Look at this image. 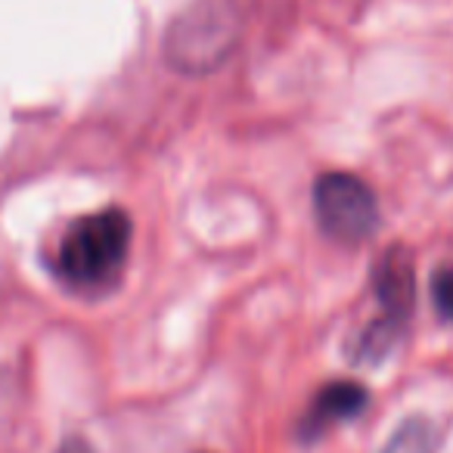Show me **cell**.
<instances>
[{"mask_svg":"<svg viewBox=\"0 0 453 453\" xmlns=\"http://www.w3.org/2000/svg\"><path fill=\"white\" fill-rule=\"evenodd\" d=\"M134 224L125 208H103L75 218L59 236L53 273L81 296H100L121 280L131 255Z\"/></svg>","mask_w":453,"mask_h":453,"instance_id":"1","label":"cell"},{"mask_svg":"<svg viewBox=\"0 0 453 453\" xmlns=\"http://www.w3.org/2000/svg\"><path fill=\"white\" fill-rule=\"evenodd\" d=\"M240 16L230 0H196L165 38V59L183 75H208L230 59L240 44Z\"/></svg>","mask_w":453,"mask_h":453,"instance_id":"2","label":"cell"},{"mask_svg":"<svg viewBox=\"0 0 453 453\" xmlns=\"http://www.w3.org/2000/svg\"><path fill=\"white\" fill-rule=\"evenodd\" d=\"M372 296L379 302V317L364 329L357 342V357L360 364H379L385 354L397 345L403 326H407L410 314L416 304V267L413 255L403 246H388L379 255L376 267H372Z\"/></svg>","mask_w":453,"mask_h":453,"instance_id":"3","label":"cell"},{"mask_svg":"<svg viewBox=\"0 0 453 453\" xmlns=\"http://www.w3.org/2000/svg\"><path fill=\"white\" fill-rule=\"evenodd\" d=\"M314 218L329 240L360 246L379 230V199L366 180L348 171H329L314 183Z\"/></svg>","mask_w":453,"mask_h":453,"instance_id":"4","label":"cell"},{"mask_svg":"<svg viewBox=\"0 0 453 453\" xmlns=\"http://www.w3.org/2000/svg\"><path fill=\"white\" fill-rule=\"evenodd\" d=\"M370 403V391L357 382H348V379H335L326 382L314 397H311L308 410L298 419V438L302 441H317L335 428L339 422H348L354 416H360Z\"/></svg>","mask_w":453,"mask_h":453,"instance_id":"5","label":"cell"},{"mask_svg":"<svg viewBox=\"0 0 453 453\" xmlns=\"http://www.w3.org/2000/svg\"><path fill=\"white\" fill-rule=\"evenodd\" d=\"M382 453H434L432 422L422 419V416H413V419L401 422Z\"/></svg>","mask_w":453,"mask_h":453,"instance_id":"6","label":"cell"},{"mask_svg":"<svg viewBox=\"0 0 453 453\" xmlns=\"http://www.w3.org/2000/svg\"><path fill=\"white\" fill-rule=\"evenodd\" d=\"M432 302L444 320H453V265L434 271L432 277Z\"/></svg>","mask_w":453,"mask_h":453,"instance_id":"7","label":"cell"},{"mask_svg":"<svg viewBox=\"0 0 453 453\" xmlns=\"http://www.w3.org/2000/svg\"><path fill=\"white\" fill-rule=\"evenodd\" d=\"M59 453H94V447H90V441L81 438V434H72V438L63 441Z\"/></svg>","mask_w":453,"mask_h":453,"instance_id":"8","label":"cell"}]
</instances>
